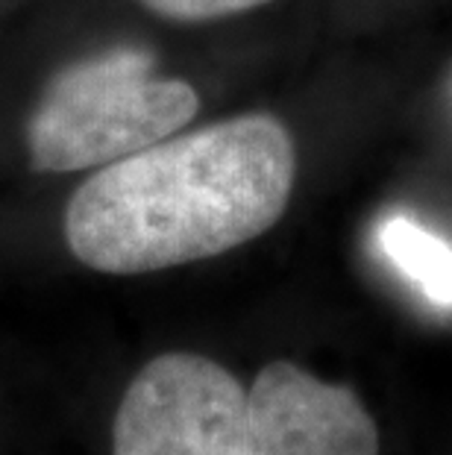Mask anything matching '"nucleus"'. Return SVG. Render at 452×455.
I'll use <instances>...</instances> for the list:
<instances>
[{
    "label": "nucleus",
    "instance_id": "f257e3e1",
    "mask_svg": "<svg viewBox=\"0 0 452 455\" xmlns=\"http://www.w3.org/2000/svg\"><path fill=\"white\" fill-rule=\"evenodd\" d=\"M294 177V139L274 115L174 132L94 171L68 200L65 241L100 274L191 265L265 235L285 215Z\"/></svg>",
    "mask_w": 452,
    "mask_h": 455
},
{
    "label": "nucleus",
    "instance_id": "f03ea898",
    "mask_svg": "<svg viewBox=\"0 0 452 455\" xmlns=\"http://www.w3.org/2000/svg\"><path fill=\"white\" fill-rule=\"evenodd\" d=\"M200 109L194 85L159 76L141 47H109L65 65L27 121L36 171H94L179 132Z\"/></svg>",
    "mask_w": 452,
    "mask_h": 455
},
{
    "label": "nucleus",
    "instance_id": "7ed1b4c3",
    "mask_svg": "<svg viewBox=\"0 0 452 455\" xmlns=\"http://www.w3.org/2000/svg\"><path fill=\"white\" fill-rule=\"evenodd\" d=\"M112 455H253L247 391L206 355H156L121 396Z\"/></svg>",
    "mask_w": 452,
    "mask_h": 455
},
{
    "label": "nucleus",
    "instance_id": "20e7f679",
    "mask_svg": "<svg viewBox=\"0 0 452 455\" xmlns=\"http://www.w3.org/2000/svg\"><path fill=\"white\" fill-rule=\"evenodd\" d=\"M253 455H379V429L359 394L271 362L247 391Z\"/></svg>",
    "mask_w": 452,
    "mask_h": 455
},
{
    "label": "nucleus",
    "instance_id": "39448f33",
    "mask_svg": "<svg viewBox=\"0 0 452 455\" xmlns=\"http://www.w3.org/2000/svg\"><path fill=\"white\" fill-rule=\"evenodd\" d=\"M385 259L432 306L452 312V244L406 215H391L377 232Z\"/></svg>",
    "mask_w": 452,
    "mask_h": 455
},
{
    "label": "nucleus",
    "instance_id": "423d86ee",
    "mask_svg": "<svg viewBox=\"0 0 452 455\" xmlns=\"http://www.w3.org/2000/svg\"><path fill=\"white\" fill-rule=\"evenodd\" d=\"M153 15H162L168 21H218L238 12H250L256 6H265L271 0H139Z\"/></svg>",
    "mask_w": 452,
    "mask_h": 455
}]
</instances>
